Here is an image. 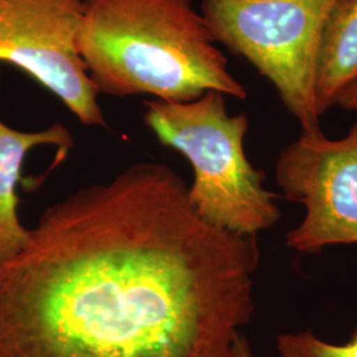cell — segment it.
<instances>
[{
  "mask_svg": "<svg viewBox=\"0 0 357 357\" xmlns=\"http://www.w3.org/2000/svg\"><path fill=\"white\" fill-rule=\"evenodd\" d=\"M336 105H339L344 110L357 113V84L345 90Z\"/></svg>",
  "mask_w": 357,
  "mask_h": 357,
  "instance_id": "30bf717a",
  "label": "cell"
},
{
  "mask_svg": "<svg viewBox=\"0 0 357 357\" xmlns=\"http://www.w3.org/2000/svg\"><path fill=\"white\" fill-rule=\"evenodd\" d=\"M280 357H357V327L343 344H333L310 330L284 332L277 337Z\"/></svg>",
  "mask_w": 357,
  "mask_h": 357,
  "instance_id": "9c48e42d",
  "label": "cell"
},
{
  "mask_svg": "<svg viewBox=\"0 0 357 357\" xmlns=\"http://www.w3.org/2000/svg\"><path fill=\"white\" fill-rule=\"evenodd\" d=\"M340 0H203L216 43L266 77L302 131L320 130L315 79L326 26Z\"/></svg>",
  "mask_w": 357,
  "mask_h": 357,
  "instance_id": "277c9868",
  "label": "cell"
},
{
  "mask_svg": "<svg viewBox=\"0 0 357 357\" xmlns=\"http://www.w3.org/2000/svg\"><path fill=\"white\" fill-rule=\"evenodd\" d=\"M72 132L61 123L41 131H19L0 119V261L19 253L29 229L19 218L17 185L23 183V166L28 153L40 146H56L64 159L73 147Z\"/></svg>",
  "mask_w": 357,
  "mask_h": 357,
  "instance_id": "52a82bcc",
  "label": "cell"
},
{
  "mask_svg": "<svg viewBox=\"0 0 357 357\" xmlns=\"http://www.w3.org/2000/svg\"><path fill=\"white\" fill-rule=\"evenodd\" d=\"M77 48L98 94L190 102L248 93L192 0H84Z\"/></svg>",
  "mask_w": 357,
  "mask_h": 357,
  "instance_id": "7a4b0ae2",
  "label": "cell"
},
{
  "mask_svg": "<svg viewBox=\"0 0 357 357\" xmlns=\"http://www.w3.org/2000/svg\"><path fill=\"white\" fill-rule=\"evenodd\" d=\"M84 0H0V63L50 90L85 126H106L77 48Z\"/></svg>",
  "mask_w": 357,
  "mask_h": 357,
  "instance_id": "8992f818",
  "label": "cell"
},
{
  "mask_svg": "<svg viewBox=\"0 0 357 357\" xmlns=\"http://www.w3.org/2000/svg\"><path fill=\"white\" fill-rule=\"evenodd\" d=\"M275 180L283 197L306 211L286 234L294 252L317 255L357 243V122L340 139L321 130L302 131L280 155Z\"/></svg>",
  "mask_w": 357,
  "mask_h": 357,
  "instance_id": "5b68a950",
  "label": "cell"
},
{
  "mask_svg": "<svg viewBox=\"0 0 357 357\" xmlns=\"http://www.w3.org/2000/svg\"><path fill=\"white\" fill-rule=\"evenodd\" d=\"M259 262L257 236L197 216L171 167L135 163L0 261V357H234Z\"/></svg>",
  "mask_w": 357,
  "mask_h": 357,
  "instance_id": "6da1fadb",
  "label": "cell"
},
{
  "mask_svg": "<svg viewBox=\"0 0 357 357\" xmlns=\"http://www.w3.org/2000/svg\"><path fill=\"white\" fill-rule=\"evenodd\" d=\"M357 84V0H340L320 45L315 101L323 115L345 90Z\"/></svg>",
  "mask_w": 357,
  "mask_h": 357,
  "instance_id": "ba28073f",
  "label": "cell"
},
{
  "mask_svg": "<svg viewBox=\"0 0 357 357\" xmlns=\"http://www.w3.org/2000/svg\"><path fill=\"white\" fill-rule=\"evenodd\" d=\"M234 357H257L252 349V347L249 344V342L246 340V337L243 336V333H240L236 340H234Z\"/></svg>",
  "mask_w": 357,
  "mask_h": 357,
  "instance_id": "8fae6325",
  "label": "cell"
},
{
  "mask_svg": "<svg viewBox=\"0 0 357 357\" xmlns=\"http://www.w3.org/2000/svg\"><path fill=\"white\" fill-rule=\"evenodd\" d=\"M143 122L163 146L184 155L193 169L188 202L208 224L240 236H258L281 218L265 174L249 162L246 114L230 115L220 91L190 102L144 101Z\"/></svg>",
  "mask_w": 357,
  "mask_h": 357,
  "instance_id": "3957f363",
  "label": "cell"
}]
</instances>
